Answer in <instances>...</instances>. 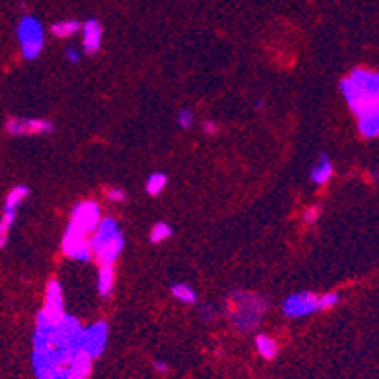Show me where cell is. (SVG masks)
<instances>
[{"instance_id":"cell-2","label":"cell","mask_w":379,"mask_h":379,"mask_svg":"<svg viewBox=\"0 0 379 379\" xmlns=\"http://www.w3.org/2000/svg\"><path fill=\"white\" fill-rule=\"evenodd\" d=\"M343 98L358 121L379 119V76L357 68L340 83Z\"/></svg>"},{"instance_id":"cell-25","label":"cell","mask_w":379,"mask_h":379,"mask_svg":"<svg viewBox=\"0 0 379 379\" xmlns=\"http://www.w3.org/2000/svg\"><path fill=\"white\" fill-rule=\"evenodd\" d=\"M106 198L109 202H124L127 200V193L121 187H108L106 189Z\"/></svg>"},{"instance_id":"cell-22","label":"cell","mask_w":379,"mask_h":379,"mask_svg":"<svg viewBox=\"0 0 379 379\" xmlns=\"http://www.w3.org/2000/svg\"><path fill=\"white\" fill-rule=\"evenodd\" d=\"M358 131L365 138H378L379 134V119H366L358 121Z\"/></svg>"},{"instance_id":"cell-12","label":"cell","mask_w":379,"mask_h":379,"mask_svg":"<svg viewBox=\"0 0 379 379\" xmlns=\"http://www.w3.org/2000/svg\"><path fill=\"white\" fill-rule=\"evenodd\" d=\"M106 334H108V330H106L104 323H98L93 328L85 330V347L93 358L102 355L104 347H106Z\"/></svg>"},{"instance_id":"cell-28","label":"cell","mask_w":379,"mask_h":379,"mask_svg":"<svg viewBox=\"0 0 379 379\" xmlns=\"http://www.w3.org/2000/svg\"><path fill=\"white\" fill-rule=\"evenodd\" d=\"M202 129H204L206 134H215V132L219 131V124L215 123V121H212V119H208V121H204V124H202Z\"/></svg>"},{"instance_id":"cell-3","label":"cell","mask_w":379,"mask_h":379,"mask_svg":"<svg viewBox=\"0 0 379 379\" xmlns=\"http://www.w3.org/2000/svg\"><path fill=\"white\" fill-rule=\"evenodd\" d=\"M266 307L268 302L261 294L236 291L228 300V317L234 328H238L240 332H249L251 328L261 325Z\"/></svg>"},{"instance_id":"cell-24","label":"cell","mask_w":379,"mask_h":379,"mask_svg":"<svg viewBox=\"0 0 379 379\" xmlns=\"http://www.w3.org/2000/svg\"><path fill=\"white\" fill-rule=\"evenodd\" d=\"M177 123H180V127H182L183 131H189L191 127H193V123H195L193 111L187 108H183L182 111H180V116H177Z\"/></svg>"},{"instance_id":"cell-15","label":"cell","mask_w":379,"mask_h":379,"mask_svg":"<svg viewBox=\"0 0 379 379\" xmlns=\"http://www.w3.org/2000/svg\"><path fill=\"white\" fill-rule=\"evenodd\" d=\"M30 195V189L27 185H15L14 189L8 193L6 200H4V210H14L17 212V208L27 200Z\"/></svg>"},{"instance_id":"cell-18","label":"cell","mask_w":379,"mask_h":379,"mask_svg":"<svg viewBox=\"0 0 379 379\" xmlns=\"http://www.w3.org/2000/svg\"><path fill=\"white\" fill-rule=\"evenodd\" d=\"M15 219H17V212L14 210H4L2 217H0V249L6 248L8 240H10V232L15 225Z\"/></svg>"},{"instance_id":"cell-9","label":"cell","mask_w":379,"mask_h":379,"mask_svg":"<svg viewBox=\"0 0 379 379\" xmlns=\"http://www.w3.org/2000/svg\"><path fill=\"white\" fill-rule=\"evenodd\" d=\"M63 251H65L66 257L76 259V261H83V263L93 259V255H91V238L74 230L72 226L66 228L65 238H63Z\"/></svg>"},{"instance_id":"cell-23","label":"cell","mask_w":379,"mask_h":379,"mask_svg":"<svg viewBox=\"0 0 379 379\" xmlns=\"http://www.w3.org/2000/svg\"><path fill=\"white\" fill-rule=\"evenodd\" d=\"M340 302V294L338 292H327V294H319L317 296V307L319 310H330Z\"/></svg>"},{"instance_id":"cell-29","label":"cell","mask_w":379,"mask_h":379,"mask_svg":"<svg viewBox=\"0 0 379 379\" xmlns=\"http://www.w3.org/2000/svg\"><path fill=\"white\" fill-rule=\"evenodd\" d=\"M155 370H157V372H161V373H166L168 372V365H166V362H162V360H157V362H155Z\"/></svg>"},{"instance_id":"cell-21","label":"cell","mask_w":379,"mask_h":379,"mask_svg":"<svg viewBox=\"0 0 379 379\" xmlns=\"http://www.w3.org/2000/svg\"><path fill=\"white\" fill-rule=\"evenodd\" d=\"M172 236V226L164 223V221H159L155 223L153 228H151V234H149V240L151 243H161V241L168 240Z\"/></svg>"},{"instance_id":"cell-20","label":"cell","mask_w":379,"mask_h":379,"mask_svg":"<svg viewBox=\"0 0 379 379\" xmlns=\"http://www.w3.org/2000/svg\"><path fill=\"white\" fill-rule=\"evenodd\" d=\"M170 292L175 300H180L183 304H195L197 302V292L189 283H174L170 287Z\"/></svg>"},{"instance_id":"cell-19","label":"cell","mask_w":379,"mask_h":379,"mask_svg":"<svg viewBox=\"0 0 379 379\" xmlns=\"http://www.w3.org/2000/svg\"><path fill=\"white\" fill-rule=\"evenodd\" d=\"M168 185V175L162 172H153L146 180V191L149 197H159L162 191L166 189Z\"/></svg>"},{"instance_id":"cell-27","label":"cell","mask_w":379,"mask_h":379,"mask_svg":"<svg viewBox=\"0 0 379 379\" xmlns=\"http://www.w3.org/2000/svg\"><path fill=\"white\" fill-rule=\"evenodd\" d=\"M65 55H66V61H68V63H72V65H78V63L81 61L80 52H78V50H74V47H68V50L65 52Z\"/></svg>"},{"instance_id":"cell-16","label":"cell","mask_w":379,"mask_h":379,"mask_svg":"<svg viewBox=\"0 0 379 379\" xmlns=\"http://www.w3.org/2000/svg\"><path fill=\"white\" fill-rule=\"evenodd\" d=\"M255 347L257 351H259V355L263 358H266V360H272V358H276L277 355V342L274 340V338H270V336L266 334H259L255 338Z\"/></svg>"},{"instance_id":"cell-6","label":"cell","mask_w":379,"mask_h":379,"mask_svg":"<svg viewBox=\"0 0 379 379\" xmlns=\"http://www.w3.org/2000/svg\"><path fill=\"white\" fill-rule=\"evenodd\" d=\"M17 40L21 47L23 58L34 61L40 57V53L44 50V29L42 23L38 21L32 15H25L19 19L17 25Z\"/></svg>"},{"instance_id":"cell-1","label":"cell","mask_w":379,"mask_h":379,"mask_svg":"<svg viewBox=\"0 0 379 379\" xmlns=\"http://www.w3.org/2000/svg\"><path fill=\"white\" fill-rule=\"evenodd\" d=\"M93 360L85 330L70 315L55 327L36 328L34 370L40 379H89Z\"/></svg>"},{"instance_id":"cell-11","label":"cell","mask_w":379,"mask_h":379,"mask_svg":"<svg viewBox=\"0 0 379 379\" xmlns=\"http://www.w3.org/2000/svg\"><path fill=\"white\" fill-rule=\"evenodd\" d=\"M81 38H83V52L87 55H95L102 47V23L91 17L81 23Z\"/></svg>"},{"instance_id":"cell-14","label":"cell","mask_w":379,"mask_h":379,"mask_svg":"<svg viewBox=\"0 0 379 379\" xmlns=\"http://www.w3.org/2000/svg\"><path fill=\"white\" fill-rule=\"evenodd\" d=\"M334 174V168H332V162L328 159L327 155H321V161L317 166L312 168L310 172V180L315 183V185H325L328 183V180Z\"/></svg>"},{"instance_id":"cell-4","label":"cell","mask_w":379,"mask_h":379,"mask_svg":"<svg viewBox=\"0 0 379 379\" xmlns=\"http://www.w3.org/2000/svg\"><path fill=\"white\" fill-rule=\"evenodd\" d=\"M124 249V236L119 230L116 219H104L91 238V255L96 263L113 264Z\"/></svg>"},{"instance_id":"cell-17","label":"cell","mask_w":379,"mask_h":379,"mask_svg":"<svg viewBox=\"0 0 379 379\" xmlns=\"http://www.w3.org/2000/svg\"><path fill=\"white\" fill-rule=\"evenodd\" d=\"M81 29V23L78 19H63L52 25V34L57 38H70L74 34H78Z\"/></svg>"},{"instance_id":"cell-8","label":"cell","mask_w":379,"mask_h":379,"mask_svg":"<svg viewBox=\"0 0 379 379\" xmlns=\"http://www.w3.org/2000/svg\"><path fill=\"white\" fill-rule=\"evenodd\" d=\"M317 296L319 294L310 291L294 292L291 296H287V300L283 302V314L289 319H300V317H307V315L319 312V307H317Z\"/></svg>"},{"instance_id":"cell-26","label":"cell","mask_w":379,"mask_h":379,"mask_svg":"<svg viewBox=\"0 0 379 379\" xmlns=\"http://www.w3.org/2000/svg\"><path fill=\"white\" fill-rule=\"evenodd\" d=\"M319 215H321V208H319V206H312L310 210L304 212V221H306V223H315V221L319 219Z\"/></svg>"},{"instance_id":"cell-10","label":"cell","mask_w":379,"mask_h":379,"mask_svg":"<svg viewBox=\"0 0 379 379\" xmlns=\"http://www.w3.org/2000/svg\"><path fill=\"white\" fill-rule=\"evenodd\" d=\"M6 132L14 134V136H36V134H53L55 132V124L45 119H8Z\"/></svg>"},{"instance_id":"cell-13","label":"cell","mask_w":379,"mask_h":379,"mask_svg":"<svg viewBox=\"0 0 379 379\" xmlns=\"http://www.w3.org/2000/svg\"><path fill=\"white\" fill-rule=\"evenodd\" d=\"M116 287V270H113V264H104L98 270V277H96V289L98 294L102 299H108L109 294L113 292Z\"/></svg>"},{"instance_id":"cell-5","label":"cell","mask_w":379,"mask_h":379,"mask_svg":"<svg viewBox=\"0 0 379 379\" xmlns=\"http://www.w3.org/2000/svg\"><path fill=\"white\" fill-rule=\"evenodd\" d=\"M66 317L65 296H63V287L58 283L57 277H52L47 289H45L44 306L40 310L36 319V328L55 327Z\"/></svg>"},{"instance_id":"cell-7","label":"cell","mask_w":379,"mask_h":379,"mask_svg":"<svg viewBox=\"0 0 379 379\" xmlns=\"http://www.w3.org/2000/svg\"><path fill=\"white\" fill-rule=\"evenodd\" d=\"M100 225V208L93 200H83L72 210V219L70 225L74 230L91 236Z\"/></svg>"}]
</instances>
